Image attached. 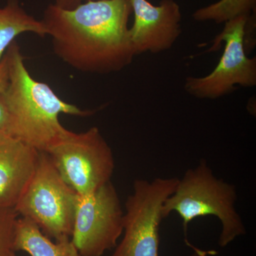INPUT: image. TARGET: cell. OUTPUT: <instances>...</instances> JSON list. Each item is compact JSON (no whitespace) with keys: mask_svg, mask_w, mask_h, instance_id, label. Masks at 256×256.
<instances>
[{"mask_svg":"<svg viewBox=\"0 0 256 256\" xmlns=\"http://www.w3.org/2000/svg\"><path fill=\"white\" fill-rule=\"evenodd\" d=\"M130 0H92L72 10L48 5L42 22L60 60L84 73L122 70L136 56L129 18Z\"/></svg>","mask_w":256,"mask_h":256,"instance_id":"6da1fadb","label":"cell"},{"mask_svg":"<svg viewBox=\"0 0 256 256\" xmlns=\"http://www.w3.org/2000/svg\"><path fill=\"white\" fill-rule=\"evenodd\" d=\"M4 56L8 82L0 96V104L5 118L2 129L10 136L45 152L66 132L60 114L87 117L95 112L66 102L48 84L34 78L16 41Z\"/></svg>","mask_w":256,"mask_h":256,"instance_id":"7a4b0ae2","label":"cell"},{"mask_svg":"<svg viewBox=\"0 0 256 256\" xmlns=\"http://www.w3.org/2000/svg\"><path fill=\"white\" fill-rule=\"evenodd\" d=\"M236 188L232 184L216 178L206 160L202 159L196 168L188 170L178 178L172 194L163 204V218L175 212L182 220L185 242L188 225L200 217H216L222 223L218 246L226 247L236 238L246 234L242 217L235 208Z\"/></svg>","mask_w":256,"mask_h":256,"instance_id":"3957f363","label":"cell"},{"mask_svg":"<svg viewBox=\"0 0 256 256\" xmlns=\"http://www.w3.org/2000/svg\"><path fill=\"white\" fill-rule=\"evenodd\" d=\"M78 194L60 176L46 152L14 210L36 224L48 238H70Z\"/></svg>","mask_w":256,"mask_h":256,"instance_id":"277c9868","label":"cell"},{"mask_svg":"<svg viewBox=\"0 0 256 256\" xmlns=\"http://www.w3.org/2000/svg\"><path fill=\"white\" fill-rule=\"evenodd\" d=\"M45 152L79 196L90 194L111 181L114 153L98 128L80 133L67 130Z\"/></svg>","mask_w":256,"mask_h":256,"instance_id":"5b68a950","label":"cell"},{"mask_svg":"<svg viewBox=\"0 0 256 256\" xmlns=\"http://www.w3.org/2000/svg\"><path fill=\"white\" fill-rule=\"evenodd\" d=\"M224 30L215 37L208 52H216L222 42L225 48L215 68L203 77H188L184 89L200 99L218 98L230 94L236 86H256V58H249L245 38L255 26V14L242 16L224 23Z\"/></svg>","mask_w":256,"mask_h":256,"instance_id":"8992f818","label":"cell"},{"mask_svg":"<svg viewBox=\"0 0 256 256\" xmlns=\"http://www.w3.org/2000/svg\"><path fill=\"white\" fill-rule=\"evenodd\" d=\"M178 182L176 178L134 180L124 204V238L111 256H159L163 204Z\"/></svg>","mask_w":256,"mask_h":256,"instance_id":"52a82bcc","label":"cell"},{"mask_svg":"<svg viewBox=\"0 0 256 256\" xmlns=\"http://www.w3.org/2000/svg\"><path fill=\"white\" fill-rule=\"evenodd\" d=\"M124 216L111 181L90 194L78 195L70 240L82 256H102L116 246L124 232Z\"/></svg>","mask_w":256,"mask_h":256,"instance_id":"ba28073f","label":"cell"},{"mask_svg":"<svg viewBox=\"0 0 256 256\" xmlns=\"http://www.w3.org/2000/svg\"><path fill=\"white\" fill-rule=\"evenodd\" d=\"M134 22L130 36L136 56L169 50L182 33V12L174 0H130Z\"/></svg>","mask_w":256,"mask_h":256,"instance_id":"9c48e42d","label":"cell"},{"mask_svg":"<svg viewBox=\"0 0 256 256\" xmlns=\"http://www.w3.org/2000/svg\"><path fill=\"white\" fill-rule=\"evenodd\" d=\"M40 154L0 129V206L14 208L36 171Z\"/></svg>","mask_w":256,"mask_h":256,"instance_id":"30bf717a","label":"cell"},{"mask_svg":"<svg viewBox=\"0 0 256 256\" xmlns=\"http://www.w3.org/2000/svg\"><path fill=\"white\" fill-rule=\"evenodd\" d=\"M13 248L31 256H82L70 238L52 242L36 224L22 217L16 220Z\"/></svg>","mask_w":256,"mask_h":256,"instance_id":"8fae6325","label":"cell"},{"mask_svg":"<svg viewBox=\"0 0 256 256\" xmlns=\"http://www.w3.org/2000/svg\"><path fill=\"white\" fill-rule=\"evenodd\" d=\"M24 33L45 37L47 32L42 20L28 13L18 0H8L0 8V62L15 38Z\"/></svg>","mask_w":256,"mask_h":256,"instance_id":"7c38bea8","label":"cell"},{"mask_svg":"<svg viewBox=\"0 0 256 256\" xmlns=\"http://www.w3.org/2000/svg\"><path fill=\"white\" fill-rule=\"evenodd\" d=\"M256 0H220L196 10L192 18L196 22L226 23L242 16L256 14Z\"/></svg>","mask_w":256,"mask_h":256,"instance_id":"4fadbf2b","label":"cell"},{"mask_svg":"<svg viewBox=\"0 0 256 256\" xmlns=\"http://www.w3.org/2000/svg\"><path fill=\"white\" fill-rule=\"evenodd\" d=\"M18 216L14 208L0 206V256H13L15 227Z\"/></svg>","mask_w":256,"mask_h":256,"instance_id":"5bb4252c","label":"cell"},{"mask_svg":"<svg viewBox=\"0 0 256 256\" xmlns=\"http://www.w3.org/2000/svg\"><path fill=\"white\" fill-rule=\"evenodd\" d=\"M8 82V66L6 57L4 56L0 62V96L4 90ZM4 114L0 104V129H2L4 124Z\"/></svg>","mask_w":256,"mask_h":256,"instance_id":"9a60e30c","label":"cell"},{"mask_svg":"<svg viewBox=\"0 0 256 256\" xmlns=\"http://www.w3.org/2000/svg\"><path fill=\"white\" fill-rule=\"evenodd\" d=\"M87 1L92 0H55L54 4L62 9L72 10Z\"/></svg>","mask_w":256,"mask_h":256,"instance_id":"2e32d148","label":"cell"},{"mask_svg":"<svg viewBox=\"0 0 256 256\" xmlns=\"http://www.w3.org/2000/svg\"><path fill=\"white\" fill-rule=\"evenodd\" d=\"M186 246L191 248L192 250H193V252H192L191 256H208L210 255H214V254H216L215 250H202V249L192 245L190 242L186 244Z\"/></svg>","mask_w":256,"mask_h":256,"instance_id":"e0dca14e","label":"cell"},{"mask_svg":"<svg viewBox=\"0 0 256 256\" xmlns=\"http://www.w3.org/2000/svg\"><path fill=\"white\" fill-rule=\"evenodd\" d=\"M13 256H16V254H15Z\"/></svg>","mask_w":256,"mask_h":256,"instance_id":"ac0fdd59","label":"cell"}]
</instances>
